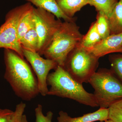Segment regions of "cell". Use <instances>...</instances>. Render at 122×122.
I'll list each match as a JSON object with an SVG mask.
<instances>
[{"label":"cell","instance_id":"ffe728a7","mask_svg":"<svg viewBox=\"0 0 122 122\" xmlns=\"http://www.w3.org/2000/svg\"><path fill=\"white\" fill-rule=\"evenodd\" d=\"M110 60L111 71L117 76L122 83V54L111 55Z\"/></svg>","mask_w":122,"mask_h":122},{"label":"cell","instance_id":"8992f818","mask_svg":"<svg viewBox=\"0 0 122 122\" xmlns=\"http://www.w3.org/2000/svg\"><path fill=\"white\" fill-rule=\"evenodd\" d=\"M28 2L12 9L5 15V21L0 26V48L14 51L24 58L22 49L17 36L18 28L23 18L33 8Z\"/></svg>","mask_w":122,"mask_h":122},{"label":"cell","instance_id":"2e32d148","mask_svg":"<svg viewBox=\"0 0 122 122\" xmlns=\"http://www.w3.org/2000/svg\"><path fill=\"white\" fill-rule=\"evenodd\" d=\"M33 8L23 18L18 25L17 36L19 42L27 32L35 27V20L33 13Z\"/></svg>","mask_w":122,"mask_h":122},{"label":"cell","instance_id":"4fadbf2b","mask_svg":"<svg viewBox=\"0 0 122 122\" xmlns=\"http://www.w3.org/2000/svg\"><path fill=\"white\" fill-rule=\"evenodd\" d=\"M111 34L122 33V0H119L109 17Z\"/></svg>","mask_w":122,"mask_h":122},{"label":"cell","instance_id":"277c9868","mask_svg":"<svg viewBox=\"0 0 122 122\" xmlns=\"http://www.w3.org/2000/svg\"><path fill=\"white\" fill-rule=\"evenodd\" d=\"M89 83L94 90V96L100 108L107 109L122 99V83L111 70L100 69L92 75Z\"/></svg>","mask_w":122,"mask_h":122},{"label":"cell","instance_id":"9c48e42d","mask_svg":"<svg viewBox=\"0 0 122 122\" xmlns=\"http://www.w3.org/2000/svg\"><path fill=\"white\" fill-rule=\"evenodd\" d=\"M88 50L99 58L112 53H122V33L111 34Z\"/></svg>","mask_w":122,"mask_h":122},{"label":"cell","instance_id":"44dd1931","mask_svg":"<svg viewBox=\"0 0 122 122\" xmlns=\"http://www.w3.org/2000/svg\"><path fill=\"white\" fill-rule=\"evenodd\" d=\"M36 120L35 122H52L53 114L52 112L48 111L46 115H44L42 112V107L38 104L35 109Z\"/></svg>","mask_w":122,"mask_h":122},{"label":"cell","instance_id":"7402d4cb","mask_svg":"<svg viewBox=\"0 0 122 122\" xmlns=\"http://www.w3.org/2000/svg\"><path fill=\"white\" fill-rule=\"evenodd\" d=\"M26 105L21 102L16 106L14 113L9 122H21Z\"/></svg>","mask_w":122,"mask_h":122},{"label":"cell","instance_id":"603a6c76","mask_svg":"<svg viewBox=\"0 0 122 122\" xmlns=\"http://www.w3.org/2000/svg\"><path fill=\"white\" fill-rule=\"evenodd\" d=\"M14 112L10 109H0V122H9Z\"/></svg>","mask_w":122,"mask_h":122},{"label":"cell","instance_id":"cb8c5ba5","mask_svg":"<svg viewBox=\"0 0 122 122\" xmlns=\"http://www.w3.org/2000/svg\"><path fill=\"white\" fill-rule=\"evenodd\" d=\"M21 122H28V119H27V117L25 115H23Z\"/></svg>","mask_w":122,"mask_h":122},{"label":"cell","instance_id":"d6986e66","mask_svg":"<svg viewBox=\"0 0 122 122\" xmlns=\"http://www.w3.org/2000/svg\"><path fill=\"white\" fill-rule=\"evenodd\" d=\"M108 119L113 122H122V99L108 107Z\"/></svg>","mask_w":122,"mask_h":122},{"label":"cell","instance_id":"52a82bcc","mask_svg":"<svg viewBox=\"0 0 122 122\" xmlns=\"http://www.w3.org/2000/svg\"><path fill=\"white\" fill-rule=\"evenodd\" d=\"M33 11L35 20V28L39 40L38 53L41 56L50 44L62 22L61 20L56 19L52 14L43 9L34 7Z\"/></svg>","mask_w":122,"mask_h":122},{"label":"cell","instance_id":"6da1fadb","mask_svg":"<svg viewBox=\"0 0 122 122\" xmlns=\"http://www.w3.org/2000/svg\"><path fill=\"white\" fill-rule=\"evenodd\" d=\"M4 77L15 95L22 100L30 101L39 93L37 79L24 58L14 51L5 49Z\"/></svg>","mask_w":122,"mask_h":122},{"label":"cell","instance_id":"7a4b0ae2","mask_svg":"<svg viewBox=\"0 0 122 122\" xmlns=\"http://www.w3.org/2000/svg\"><path fill=\"white\" fill-rule=\"evenodd\" d=\"M47 82L50 86L48 95L70 99L92 107H99L94 94L86 91L62 66H58L54 72L49 74Z\"/></svg>","mask_w":122,"mask_h":122},{"label":"cell","instance_id":"5bb4252c","mask_svg":"<svg viewBox=\"0 0 122 122\" xmlns=\"http://www.w3.org/2000/svg\"><path fill=\"white\" fill-rule=\"evenodd\" d=\"M20 43L22 49L38 53L39 40L35 27L30 29L25 34L20 40Z\"/></svg>","mask_w":122,"mask_h":122},{"label":"cell","instance_id":"e0dca14e","mask_svg":"<svg viewBox=\"0 0 122 122\" xmlns=\"http://www.w3.org/2000/svg\"><path fill=\"white\" fill-rule=\"evenodd\" d=\"M95 22L97 30L102 39L111 35L109 18L105 14L102 12H98Z\"/></svg>","mask_w":122,"mask_h":122},{"label":"cell","instance_id":"9a60e30c","mask_svg":"<svg viewBox=\"0 0 122 122\" xmlns=\"http://www.w3.org/2000/svg\"><path fill=\"white\" fill-rule=\"evenodd\" d=\"M97 30L95 22L91 25L87 33L83 35L80 45L86 49H90L102 40Z\"/></svg>","mask_w":122,"mask_h":122},{"label":"cell","instance_id":"ba28073f","mask_svg":"<svg viewBox=\"0 0 122 122\" xmlns=\"http://www.w3.org/2000/svg\"><path fill=\"white\" fill-rule=\"evenodd\" d=\"M22 51L24 57L30 63L36 76L39 93L43 96L48 95L47 77L50 71L55 70L57 64L53 60L44 59L37 52L24 49Z\"/></svg>","mask_w":122,"mask_h":122},{"label":"cell","instance_id":"3957f363","mask_svg":"<svg viewBox=\"0 0 122 122\" xmlns=\"http://www.w3.org/2000/svg\"><path fill=\"white\" fill-rule=\"evenodd\" d=\"M83 36L75 21L62 22L43 55L63 67L68 55L80 45Z\"/></svg>","mask_w":122,"mask_h":122},{"label":"cell","instance_id":"d4e9b609","mask_svg":"<svg viewBox=\"0 0 122 122\" xmlns=\"http://www.w3.org/2000/svg\"><path fill=\"white\" fill-rule=\"evenodd\" d=\"M104 122H113L111 120H109V119H108V120H106V121H105Z\"/></svg>","mask_w":122,"mask_h":122},{"label":"cell","instance_id":"5b68a950","mask_svg":"<svg viewBox=\"0 0 122 122\" xmlns=\"http://www.w3.org/2000/svg\"><path fill=\"white\" fill-rule=\"evenodd\" d=\"M99 58L79 45L68 55L64 67L78 83L89 82L98 66Z\"/></svg>","mask_w":122,"mask_h":122},{"label":"cell","instance_id":"ac0fdd59","mask_svg":"<svg viewBox=\"0 0 122 122\" xmlns=\"http://www.w3.org/2000/svg\"><path fill=\"white\" fill-rule=\"evenodd\" d=\"M116 0H89V4L94 6L98 12H102L109 17L116 3Z\"/></svg>","mask_w":122,"mask_h":122},{"label":"cell","instance_id":"8fae6325","mask_svg":"<svg viewBox=\"0 0 122 122\" xmlns=\"http://www.w3.org/2000/svg\"><path fill=\"white\" fill-rule=\"evenodd\" d=\"M35 5L37 8L43 9L52 14L60 20L62 19L66 21H75L74 18L66 16L62 11L56 0H25Z\"/></svg>","mask_w":122,"mask_h":122},{"label":"cell","instance_id":"30bf717a","mask_svg":"<svg viewBox=\"0 0 122 122\" xmlns=\"http://www.w3.org/2000/svg\"><path fill=\"white\" fill-rule=\"evenodd\" d=\"M108 119V109L100 108L93 112L83 115L82 116L72 117L67 113L61 111L57 118V122H93L96 121L103 122Z\"/></svg>","mask_w":122,"mask_h":122},{"label":"cell","instance_id":"7c38bea8","mask_svg":"<svg viewBox=\"0 0 122 122\" xmlns=\"http://www.w3.org/2000/svg\"><path fill=\"white\" fill-rule=\"evenodd\" d=\"M59 8L67 16L73 18L77 12L89 4V0H56Z\"/></svg>","mask_w":122,"mask_h":122}]
</instances>
